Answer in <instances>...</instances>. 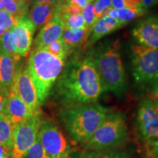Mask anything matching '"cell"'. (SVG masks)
<instances>
[{"label":"cell","mask_w":158,"mask_h":158,"mask_svg":"<svg viewBox=\"0 0 158 158\" xmlns=\"http://www.w3.org/2000/svg\"><path fill=\"white\" fill-rule=\"evenodd\" d=\"M57 79L56 92L65 106L97 102L105 92L90 53L75 56Z\"/></svg>","instance_id":"obj_1"},{"label":"cell","mask_w":158,"mask_h":158,"mask_svg":"<svg viewBox=\"0 0 158 158\" xmlns=\"http://www.w3.org/2000/svg\"><path fill=\"white\" fill-rule=\"evenodd\" d=\"M109 111L97 102L68 106L60 110L59 119L72 141L81 145L95 133Z\"/></svg>","instance_id":"obj_2"},{"label":"cell","mask_w":158,"mask_h":158,"mask_svg":"<svg viewBox=\"0 0 158 158\" xmlns=\"http://www.w3.org/2000/svg\"><path fill=\"white\" fill-rule=\"evenodd\" d=\"M89 53L105 92L122 96L127 87V80L119 40L109 41Z\"/></svg>","instance_id":"obj_3"},{"label":"cell","mask_w":158,"mask_h":158,"mask_svg":"<svg viewBox=\"0 0 158 158\" xmlns=\"http://www.w3.org/2000/svg\"><path fill=\"white\" fill-rule=\"evenodd\" d=\"M64 66V62L45 49L34 48L31 51L26 68L36 88L40 105L48 98Z\"/></svg>","instance_id":"obj_4"},{"label":"cell","mask_w":158,"mask_h":158,"mask_svg":"<svg viewBox=\"0 0 158 158\" xmlns=\"http://www.w3.org/2000/svg\"><path fill=\"white\" fill-rule=\"evenodd\" d=\"M127 140L125 116L121 112L109 111L95 133L81 147L92 152L108 151L119 149Z\"/></svg>","instance_id":"obj_5"},{"label":"cell","mask_w":158,"mask_h":158,"mask_svg":"<svg viewBox=\"0 0 158 158\" xmlns=\"http://www.w3.org/2000/svg\"><path fill=\"white\" fill-rule=\"evenodd\" d=\"M133 76L136 84L142 87L158 88V50L138 44L131 45Z\"/></svg>","instance_id":"obj_6"},{"label":"cell","mask_w":158,"mask_h":158,"mask_svg":"<svg viewBox=\"0 0 158 158\" xmlns=\"http://www.w3.org/2000/svg\"><path fill=\"white\" fill-rule=\"evenodd\" d=\"M38 137L50 158H69L74 149L62 130L51 118L42 120Z\"/></svg>","instance_id":"obj_7"},{"label":"cell","mask_w":158,"mask_h":158,"mask_svg":"<svg viewBox=\"0 0 158 158\" xmlns=\"http://www.w3.org/2000/svg\"><path fill=\"white\" fill-rule=\"evenodd\" d=\"M42 123L41 112H35L21 124L14 127L12 158H25L27 152L37 141Z\"/></svg>","instance_id":"obj_8"},{"label":"cell","mask_w":158,"mask_h":158,"mask_svg":"<svg viewBox=\"0 0 158 158\" xmlns=\"http://www.w3.org/2000/svg\"><path fill=\"white\" fill-rule=\"evenodd\" d=\"M136 130L145 146L158 141V113L152 100H143L139 103L136 115Z\"/></svg>","instance_id":"obj_9"},{"label":"cell","mask_w":158,"mask_h":158,"mask_svg":"<svg viewBox=\"0 0 158 158\" xmlns=\"http://www.w3.org/2000/svg\"><path fill=\"white\" fill-rule=\"evenodd\" d=\"M13 91L32 112L40 111V103L37 90L27 68L16 72L12 86Z\"/></svg>","instance_id":"obj_10"},{"label":"cell","mask_w":158,"mask_h":158,"mask_svg":"<svg viewBox=\"0 0 158 158\" xmlns=\"http://www.w3.org/2000/svg\"><path fill=\"white\" fill-rule=\"evenodd\" d=\"M132 35L137 44L158 50V14L149 15L138 21Z\"/></svg>","instance_id":"obj_11"},{"label":"cell","mask_w":158,"mask_h":158,"mask_svg":"<svg viewBox=\"0 0 158 158\" xmlns=\"http://www.w3.org/2000/svg\"><path fill=\"white\" fill-rule=\"evenodd\" d=\"M35 30L36 27L28 15L20 18L16 24L12 29L16 37L17 53L20 56H28L32 45Z\"/></svg>","instance_id":"obj_12"},{"label":"cell","mask_w":158,"mask_h":158,"mask_svg":"<svg viewBox=\"0 0 158 158\" xmlns=\"http://www.w3.org/2000/svg\"><path fill=\"white\" fill-rule=\"evenodd\" d=\"M34 112L12 90L6 96L3 114L10 122L13 128L24 122Z\"/></svg>","instance_id":"obj_13"},{"label":"cell","mask_w":158,"mask_h":158,"mask_svg":"<svg viewBox=\"0 0 158 158\" xmlns=\"http://www.w3.org/2000/svg\"><path fill=\"white\" fill-rule=\"evenodd\" d=\"M20 57L0 52V91L6 96L11 92L16 74V64Z\"/></svg>","instance_id":"obj_14"},{"label":"cell","mask_w":158,"mask_h":158,"mask_svg":"<svg viewBox=\"0 0 158 158\" xmlns=\"http://www.w3.org/2000/svg\"><path fill=\"white\" fill-rule=\"evenodd\" d=\"M35 3L31 4L28 17L37 28L43 26L59 14L63 4Z\"/></svg>","instance_id":"obj_15"},{"label":"cell","mask_w":158,"mask_h":158,"mask_svg":"<svg viewBox=\"0 0 158 158\" xmlns=\"http://www.w3.org/2000/svg\"><path fill=\"white\" fill-rule=\"evenodd\" d=\"M64 30L62 19L57 15L40 30L34 40V48H43L54 41L62 38Z\"/></svg>","instance_id":"obj_16"},{"label":"cell","mask_w":158,"mask_h":158,"mask_svg":"<svg viewBox=\"0 0 158 158\" xmlns=\"http://www.w3.org/2000/svg\"><path fill=\"white\" fill-rule=\"evenodd\" d=\"M124 27L118 20L109 16H103L97 21L91 31L84 47L89 48L106 35Z\"/></svg>","instance_id":"obj_17"},{"label":"cell","mask_w":158,"mask_h":158,"mask_svg":"<svg viewBox=\"0 0 158 158\" xmlns=\"http://www.w3.org/2000/svg\"><path fill=\"white\" fill-rule=\"evenodd\" d=\"M89 33L86 29H64L62 38L68 56L75 49L86 44Z\"/></svg>","instance_id":"obj_18"},{"label":"cell","mask_w":158,"mask_h":158,"mask_svg":"<svg viewBox=\"0 0 158 158\" xmlns=\"http://www.w3.org/2000/svg\"><path fill=\"white\" fill-rule=\"evenodd\" d=\"M146 12H147V10L143 9V7H133V8L125 7V8L120 10H116L111 7L106 11L103 16L113 18L118 20L120 23L125 26L130 21L143 15Z\"/></svg>","instance_id":"obj_19"},{"label":"cell","mask_w":158,"mask_h":158,"mask_svg":"<svg viewBox=\"0 0 158 158\" xmlns=\"http://www.w3.org/2000/svg\"><path fill=\"white\" fill-rule=\"evenodd\" d=\"M13 125L7 118L2 114L0 115V143L11 149L13 147Z\"/></svg>","instance_id":"obj_20"},{"label":"cell","mask_w":158,"mask_h":158,"mask_svg":"<svg viewBox=\"0 0 158 158\" xmlns=\"http://www.w3.org/2000/svg\"><path fill=\"white\" fill-rule=\"evenodd\" d=\"M0 48L12 56L21 57L17 53L16 37L12 29L7 30L0 40Z\"/></svg>","instance_id":"obj_21"},{"label":"cell","mask_w":158,"mask_h":158,"mask_svg":"<svg viewBox=\"0 0 158 158\" xmlns=\"http://www.w3.org/2000/svg\"><path fill=\"white\" fill-rule=\"evenodd\" d=\"M59 15L62 19L64 29H86L81 14L69 15L60 11Z\"/></svg>","instance_id":"obj_22"},{"label":"cell","mask_w":158,"mask_h":158,"mask_svg":"<svg viewBox=\"0 0 158 158\" xmlns=\"http://www.w3.org/2000/svg\"><path fill=\"white\" fill-rule=\"evenodd\" d=\"M4 5V9L10 14L18 18L27 15L29 13V3L19 4L14 0H1Z\"/></svg>","instance_id":"obj_23"},{"label":"cell","mask_w":158,"mask_h":158,"mask_svg":"<svg viewBox=\"0 0 158 158\" xmlns=\"http://www.w3.org/2000/svg\"><path fill=\"white\" fill-rule=\"evenodd\" d=\"M43 49H45V51H48V53L54 55L57 58L60 59L61 60H62L64 62L68 56V52H67L62 38L54 41L47 46H45V48H43Z\"/></svg>","instance_id":"obj_24"},{"label":"cell","mask_w":158,"mask_h":158,"mask_svg":"<svg viewBox=\"0 0 158 158\" xmlns=\"http://www.w3.org/2000/svg\"><path fill=\"white\" fill-rule=\"evenodd\" d=\"M81 15L84 18L86 28L90 35V32L93 28L94 23L97 22L96 17L93 11V2L89 4L88 5H86L82 9Z\"/></svg>","instance_id":"obj_25"},{"label":"cell","mask_w":158,"mask_h":158,"mask_svg":"<svg viewBox=\"0 0 158 158\" xmlns=\"http://www.w3.org/2000/svg\"><path fill=\"white\" fill-rule=\"evenodd\" d=\"M19 20V18L10 14L5 9L0 10V27L6 30L13 29Z\"/></svg>","instance_id":"obj_26"},{"label":"cell","mask_w":158,"mask_h":158,"mask_svg":"<svg viewBox=\"0 0 158 158\" xmlns=\"http://www.w3.org/2000/svg\"><path fill=\"white\" fill-rule=\"evenodd\" d=\"M94 158H132L127 152L120 149L92 152Z\"/></svg>","instance_id":"obj_27"},{"label":"cell","mask_w":158,"mask_h":158,"mask_svg":"<svg viewBox=\"0 0 158 158\" xmlns=\"http://www.w3.org/2000/svg\"><path fill=\"white\" fill-rule=\"evenodd\" d=\"M111 7V0H95L93 2V11L97 21L101 19L106 11Z\"/></svg>","instance_id":"obj_28"},{"label":"cell","mask_w":158,"mask_h":158,"mask_svg":"<svg viewBox=\"0 0 158 158\" xmlns=\"http://www.w3.org/2000/svg\"><path fill=\"white\" fill-rule=\"evenodd\" d=\"M25 158H50L41 145L39 137H37V141L27 152Z\"/></svg>","instance_id":"obj_29"},{"label":"cell","mask_w":158,"mask_h":158,"mask_svg":"<svg viewBox=\"0 0 158 158\" xmlns=\"http://www.w3.org/2000/svg\"><path fill=\"white\" fill-rule=\"evenodd\" d=\"M61 12L67 13L69 15H78L81 14L82 13V8L78 7V5H73V4H63L62 9H61Z\"/></svg>","instance_id":"obj_30"},{"label":"cell","mask_w":158,"mask_h":158,"mask_svg":"<svg viewBox=\"0 0 158 158\" xmlns=\"http://www.w3.org/2000/svg\"><path fill=\"white\" fill-rule=\"evenodd\" d=\"M69 158H94L93 154L86 149H73Z\"/></svg>","instance_id":"obj_31"},{"label":"cell","mask_w":158,"mask_h":158,"mask_svg":"<svg viewBox=\"0 0 158 158\" xmlns=\"http://www.w3.org/2000/svg\"><path fill=\"white\" fill-rule=\"evenodd\" d=\"M145 147L147 158H158V141Z\"/></svg>","instance_id":"obj_32"},{"label":"cell","mask_w":158,"mask_h":158,"mask_svg":"<svg viewBox=\"0 0 158 158\" xmlns=\"http://www.w3.org/2000/svg\"><path fill=\"white\" fill-rule=\"evenodd\" d=\"M95 0H64V2L67 4H73L78 5L81 8H84L89 4L94 2Z\"/></svg>","instance_id":"obj_33"},{"label":"cell","mask_w":158,"mask_h":158,"mask_svg":"<svg viewBox=\"0 0 158 158\" xmlns=\"http://www.w3.org/2000/svg\"><path fill=\"white\" fill-rule=\"evenodd\" d=\"M0 158H12L11 149L0 143Z\"/></svg>","instance_id":"obj_34"},{"label":"cell","mask_w":158,"mask_h":158,"mask_svg":"<svg viewBox=\"0 0 158 158\" xmlns=\"http://www.w3.org/2000/svg\"><path fill=\"white\" fill-rule=\"evenodd\" d=\"M125 7H142V0H124Z\"/></svg>","instance_id":"obj_35"},{"label":"cell","mask_w":158,"mask_h":158,"mask_svg":"<svg viewBox=\"0 0 158 158\" xmlns=\"http://www.w3.org/2000/svg\"><path fill=\"white\" fill-rule=\"evenodd\" d=\"M111 5L114 9H123L125 8V2L124 0H111Z\"/></svg>","instance_id":"obj_36"},{"label":"cell","mask_w":158,"mask_h":158,"mask_svg":"<svg viewBox=\"0 0 158 158\" xmlns=\"http://www.w3.org/2000/svg\"><path fill=\"white\" fill-rule=\"evenodd\" d=\"M158 3V0H142V7L147 10L149 7H153Z\"/></svg>","instance_id":"obj_37"},{"label":"cell","mask_w":158,"mask_h":158,"mask_svg":"<svg viewBox=\"0 0 158 158\" xmlns=\"http://www.w3.org/2000/svg\"><path fill=\"white\" fill-rule=\"evenodd\" d=\"M31 4L35 3H53L62 4L64 2V0H31Z\"/></svg>","instance_id":"obj_38"},{"label":"cell","mask_w":158,"mask_h":158,"mask_svg":"<svg viewBox=\"0 0 158 158\" xmlns=\"http://www.w3.org/2000/svg\"><path fill=\"white\" fill-rule=\"evenodd\" d=\"M6 95L0 91V115L3 114L4 107H5V101Z\"/></svg>","instance_id":"obj_39"},{"label":"cell","mask_w":158,"mask_h":158,"mask_svg":"<svg viewBox=\"0 0 158 158\" xmlns=\"http://www.w3.org/2000/svg\"><path fill=\"white\" fill-rule=\"evenodd\" d=\"M6 31H7V30H6V29H5L4 28H2V27H0V40H1L2 37L3 36V35L5 34Z\"/></svg>","instance_id":"obj_40"},{"label":"cell","mask_w":158,"mask_h":158,"mask_svg":"<svg viewBox=\"0 0 158 158\" xmlns=\"http://www.w3.org/2000/svg\"><path fill=\"white\" fill-rule=\"evenodd\" d=\"M152 102H153L154 105H155V107L158 113V100H157V99H154V100H152Z\"/></svg>","instance_id":"obj_41"},{"label":"cell","mask_w":158,"mask_h":158,"mask_svg":"<svg viewBox=\"0 0 158 158\" xmlns=\"http://www.w3.org/2000/svg\"><path fill=\"white\" fill-rule=\"evenodd\" d=\"M153 96L154 99H157V100H158V88L155 92H153Z\"/></svg>","instance_id":"obj_42"},{"label":"cell","mask_w":158,"mask_h":158,"mask_svg":"<svg viewBox=\"0 0 158 158\" xmlns=\"http://www.w3.org/2000/svg\"><path fill=\"white\" fill-rule=\"evenodd\" d=\"M4 9V5L2 2V1L0 0V10H2Z\"/></svg>","instance_id":"obj_43"},{"label":"cell","mask_w":158,"mask_h":158,"mask_svg":"<svg viewBox=\"0 0 158 158\" xmlns=\"http://www.w3.org/2000/svg\"><path fill=\"white\" fill-rule=\"evenodd\" d=\"M26 1H27V2H31V0H26Z\"/></svg>","instance_id":"obj_44"},{"label":"cell","mask_w":158,"mask_h":158,"mask_svg":"<svg viewBox=\"0 0 158 158\" xmlns=\"http://www.w3.org/2000/svg\"><path fill=\"white\" fill-rule=\"evenodd\" d=\"M0 52H1V48H0Z\"/></svg>","instance_id":"obj_45"}]
</instances>
